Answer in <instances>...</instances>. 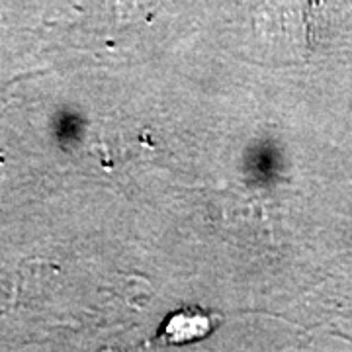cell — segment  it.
Returning <instances> with one entry per match:
<instances>
[{
  "mask_svg": "<svg viewBox=\"0 0 352 352\" xmlns=\"http://www.w3.org/2000/svg\"><path fill=\"white\" fill-rule=\"evenodd\" d=\"M210 331V317L200 311H180L173 315L163 329L164 339L173 344L201 339Z\"/></svg>",
  "mask_w": 352,
  "mask_h": 352,
  "instance_id": "cell-1",
  "label": "cell"
}]
</instances>
